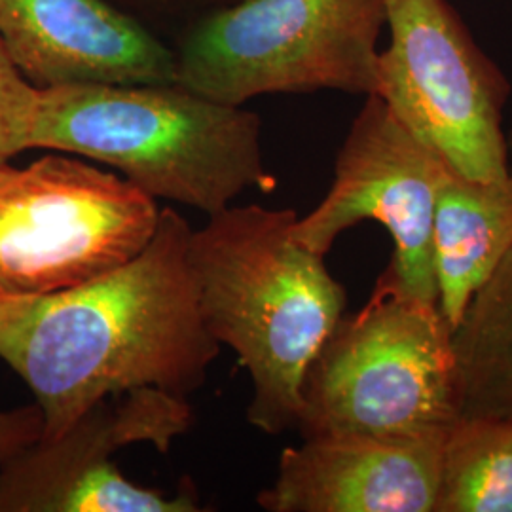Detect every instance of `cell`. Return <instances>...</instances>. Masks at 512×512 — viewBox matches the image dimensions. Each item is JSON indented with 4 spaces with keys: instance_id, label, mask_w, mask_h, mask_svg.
<instances>
[{
    "instance_id": "1",
    "label": "cell",
    "mask_w": 512,
    "mask_h": 512,
    "mask_svg": "<svg viewBox=\"0 0 512 512\" xmlns=\"http://www.w3.org/2000/svg\"><path fill=\"white\" fill-rule=\"evenodd\" d=\"M190 224L171 207L147 247L109 274L48 294H0V361L31 389L54 439L110 395L205 384L220 344L188 270Z\"/></svg>"
},
{
    "instance_id": "2",
    "label": "cell",
    "mask_w": 512,
    "mask_h": 512,
    "mask_svg": "<svg viewBox=\"0 0 512 512\" xmlns=\"http://www.w3.org/2000/svg\"><path fill=\"white\" fill-rule=\"evenodd\" d=\"M296 219L228 205L190 232L186 251L203 325L247 370V420L268 435L296 429L308 366L348 306L325 256L294 238Z\"/></svg>"
},
{
    "instance_id": "3",
    "label": "cell",
    "mask_w": 512,
    "mask_h": 512,
    "mask_svg": "<svg viewBox=\"0 0 512 512\" xmlns=\"http://www.w3.org/2000/svg\"><path fill=\"white\" fill-rule=\"evenodd\" d=\"M110 165L154 200L207 217L247 190L272 192L260 118L181 84H65L38 88L31 150Z\"/></svg>"
},
{
    "instance_id": "4",
    "label": "cell",
    "mask_w": 512,
    "mask_h": 512,
    "mask_svg": "<svg viewBox=\"0 0 512 512\" xmlns=\"http://www.w3.org/2000/svg\"><path fill=\"white\" fill-rule=\"evenodd\" d=\"M454 329L439 304L384 270L365 306L342 315L302 382V439L444 437L458 421Z\"/></svg>"
},
{
    "instance_id": "5",
    "label": "cell",
    "mask_w": 512,
    "mask_h": 512,
    "mask_svg": "<svg viewBox=\"0 0 512 512\" xmlns=\"http://www.w3.org/2000/svg\"><path fill=\"white\" fill-rule=\"evenodd\" d=\"M384 0H238L188 23L177 84L226 105L321 90L378 95Z\"/></svg>"
},
{
    "instance_id": "6",
    "label": "cell",
    "mask_w": 512,
    "mask_h": 512,
    "mask_svg": "<svg viewBox=\"0 0 512 512\" xmlns=\"http://www.w3.org/2000/svg\"><path fill=\"white\" fill-rule=\"evenodd\" d=\"M160 207L122 175L54 152L0 165V294H48L109 274L154 236Z\"/></svg>"
},
{
    "instance_id": "7",
    "label": "cell",
    "mask_w": 512,
    "mask_h": 512,
    "mask_svg": "<svg viewBox=\"0 0 512 512\" xmlns=\"http://www.w3.org/2000/svg\"><path fill=\"white\" fill-rule=\"evenodd\" d=\"M384 12L378 97L461 177L503 179L511 167L505 74L448 0H384Z\"/></svg>"
},
{
    "instance_id": "8",
    "label": "cell",
    "mask_w": 512,
    "mask_h": 512,
    "mask_svg": "<svg viewBox=\"0 0 512 512\" xmlns=\"http://www.w3.org/2000/svg\"><path fill=\"white\" fill-rule=\"evenodd\" d=\"M186 397L158 387L110 395L54 439L0 465V512H200L190 480L177 495L139 486L114 463L133 444L169 452L190 431Z\"/></svg>"
},
{
    "instance_id": "9",
    "label": "cell",
    "mask_w": 512,
    "mask_h": 512,
    "mask_svg": "<svg viewBox=\"0 0 512 512\" xmlns=\"http://www.w3.org/2000/svg\"><path fill=\"white\" fill-rule=\"evenodd\" d=\"M450 171L382 97L368 95L338 152L327 196L296 219L294 238L327 256L346 230L376 220L395 243L385 270L404 293L439 304L433 230L440 186Z\"/></svg>"
},
{
    "instance_id": "10",
    "label": "cell",
    "mask_w": 512,
    "mask_h": 512,
    "mask_svg": "<svg viewBox=\"0 0 512 512\" xmlns=\"http://www.w3.org/2000/svg\"><path fill=\"white\" fill-rule=\"evenodd\" d=\"M0 40L35 88L175 84V50L107 0H0Z\"/></svg>"
},
{
    "instance_id": "11",
    "label": "cell",
    "mask_w": 512,
    "mask_h": 512,
    "mask_svg": "<svg viewBox=\"0 0 512 512\" xmlns=\"http://www.w3.org/2000/svg\"><path fill=\"white\" fill-rule=\"evenodd\" d=\"M444 437L302 439L256 501L268 512H435Z\"/></svg>"
},
{
    "instance_id": "12",
    "label": "cell",
    "mask_w": 512,
    "mask_h": 512,
    "mask_svg": "<svg viewBox=\"0 0 512 512\" xmlns=\"http://www.w3.org/2000/svg\"><path fill=\"white\" fill-rule=\"evenodd\" d=\"M433 247L439 308L456 329L473 294L512 249V165L499 181L448 173L439 190Z\"/></svg>"
},
{
    "instance_id": "13",
    "label": "cell",
    "mask_w": 512,
    "mask_h": 512,
    "mask_svg": "<svg viewBox=\"0 0 512 512\" xmlns=\"http://www.w3.org/2000/svg\"><path fill=\"white\" fill-rule=\"evenodd\" d=\"M452 342L459 414L512 418V249L473 294Z\"/></svg>"
},
{
    "instance_id": "14",
    "label": "cell",
    "mask_w": 512,
    "mask_h": 512,
    "mask_svg": "<svg viewBox=\"0 0 512 512\" xmlns=\"http://www.w3.org/2000/svg\"><path fill=\"white\" fill-rule=\"evenodd\" d=\"M435 512H512V418L459 416L448 429Z\"/></svg>"
},
{
    "instance_id": "15",
    "label": "cell",
    "mask_w": 512,
    "mask_h": 512,
    "mask_svg": "<svg viewBox=\"0 0 512 512\" xmlns=\"http://www.w3.org/2000/svg\"><path fill=\"white\" fill-rule=\"evenodd\" d=\"M38 88L12 63L0 40V165L31 150Z\"/></svg>"
},
{
    "instance_id": "16",
    "label": "cell",
    "mask_w": 512,
    "mask_h": 512,
    "mask_svg": "<svg viewBox=\"0 0 512 512\" xmlns=\"http://www.w3.org/2000/svg\"><path fill=\"white\" fill-rule=\"evenodd\" d=\"M44 437V416L37 403L0 410V465Z\"/></svg>"
},
{
    "instance_id": "17",
    "label": "cell",
    "mask_w": 512,
    "mask_h": 512,
    "mask_svg": "<svg viewBox=\"0 0 512 512\" xmlns=\"http://www.w3.org/2000/svg\"><path fill=\"white\" fill-rule=\"evenodd\" d=\"M133 10L145 14L147 18L177 19L183 21L184 27L192 23L194 19L202 18L205 14L234 4L238 0H122Z\"/></svg>"
}]
</instances>
